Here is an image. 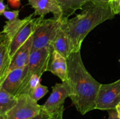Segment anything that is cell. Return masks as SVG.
<instances>
[{"mask_svg":"<svg viewBox=\"0 0 120 119\" xmlns=\"http://www.w3.org/2000/svg\"><path fill=\"white\" fill-rule=\"evenodd\" d=\"M7 9H8V5L5 4L4 0H0V15H2L3 13L7 10Z\"/></svg>","mask_w":120,"mask_h":119,"instance_id":"obj_25","label":"cell"},{"mask_svg":"<svg viewBox=\"0 0 120 119\" xmlns=\"http://www.w3.org/2000/svg\"><path fill=\"white\" fill-rule=\"evenodd\" d=\"M8 2L14 8H19L21 5V0H8Z\"/></svg>","mask_w":120,"mask_h":119,"instance_id":"obj_24","label":"cell"},{"mask_svg":"<svg viewBox=\"0 0 120 119\" xmlns=\"http://www.w3.org/2000/svg\"><path fill=\"white\" fill-rule=\"evenodd\" d=\"M52 50V47L51 45L50 47H46L31 51L27 65L28 71L26 75L19 92L26 86L32 76L38 75L42 77L43 73L47 71Z\"/></svg>","mask_w":120,"mask_h":119,"instance_id":"obj_4","label":"cell"},{"mask_svg":"<svg viewBox=\"0 0 120 119\" xmlns=\"http://www.w3.org/2000/svg\"><path fill=\"white\" fill-rule=\"evenodd\" d=\"M28 5L34 9V16L45 17L48 14H53L56 19L62 21V11L55 0H27Z\"/></svg>","mask_w":120,"mask_h":119,"instance_id":"obj_9","label":"cell"},{"mask_svg":"<svg viewBox=\"0 0 120 119\" xmlns=\"http://www.w3.org/2000/svg\"><path fill=\"white\" fill-rule=\"evenodd\" d=\"M19 10H5L3 13L2 15L8 19V21H13L18 19Z\"/></svg>","mask_w":120,"mask_h":119,"instance_id":"obj_20","label":"cell"},{"mask_svg":"<svg viewBox=\"0 0 120 119\" xmlns=\"http://www.w3.org/2000/svg\"><path fill=\"white\" fill-rule=\"evenodd\" d=\"M33 43L32 35L30 38L19 49L12 58L9 72L13 70L24 67L28 65ZM9 74V73H8Z\"/></svg>","mask_w":120,"mask_h":119,"instance_id":"obj_13","label":"cell"},{"mask_svg":"<svg viewBox=\"0 0 120 119\" xmlns=\"http://www.w3.org/2000/svg\"><path fill=\"white\" fill-rule=\"evenodd\" d=\"M120 104V79L112 83L101 84L96 100V109H116Z\"/></svg>","mask_w":120,"mask_h":119,"instance_id":"obj_6","label":"cell"},{"mask_svg":"<svg viewBox=\"0 0 120 119\" xmlns=\"http://www.w3.org/2000/svg\"><path fill=\"white\" fill-rule=\"evenodd\" d=\"M28 66L15 69L9 72L0 88L14 95L18 94L27 74Z\"/></svg>","mask_w":120,"mask_h":119,"instance_id":"obj_11","label":"cell"},{"mask_svg":"<svg viewBox=\"0 0 120 119\" xmlns=\"http://www.w3.org/2000/svg\"><path fill=\"white\" fill-rule=\"evenodd\" d=\"M11 40L5 35L0 34V85L3 83L9 73L12 59L10 54Z\"/></svg>","mask_w":120,"mask_h":119,"instance_id":"obj_10","label":"cell"},{"mask_svg":"<svg viewBox=\"0 0 120 119\" xmlns=\"http://www.w3.org/2000/svg\"><path fill=\"white\" fill-rule=\"evenodd\" d=\"M116 110H117V113H118V117H119V119H120V104L117 106V107H116Z\"/></svg>","mask_w":120,"mask_h":119,"instance_id":"obj_28","label":"cell"},{"mask_svg":"<svg viewBox=\"0 0 120 119\" xmlns=\"http://www.w3.org/2000/svg\"><path fill=\"white\" fill-rule=\"evenodd\" d=\"M68 66L67 82L70 90L69 98L82 115L96 109V100L101 84L87 70L80 51L72 52L66 58Z\"/></svg>","mask_w":120,"mask_h":119,"instance_id":"obj_1","label":"cell"},{"mask_svg":"<svg viewBox=\"0 0 120 119\" xmlns=\"http://www.w3.org/2000/svg\"><path fill=\"white\" fill-rule=\"evenodd\" d=\"M110 6L115 15H120V0H111Z\"/></svg>","mask_w":120,"mask_h":119,"instance_id":"obj_21","label":"cell"},{"mask_svg":"<svg viewBox=\"0 0 120 119\" xmlns=\"http://www.w3.org/2000/svg\"><path fill=\"white\" fill-rule=\"evenodd\" d=\"M63 112H60L59 113H57V114L55 115L54 119H63Z\"/></svg>","mask_w":120,"mask_h":119,"instance_id":"obj_27","label":"cell"},{"mask_svg":"<svg viewBox=\"0 0 120 119\" xmlns=\"http://www.w3.org/2000/svg\"><path fill=\"white\" fill-rule=\"evenodd\" d=\"M47 71L52 72L62 82H65L68 80V66L66 58L53 50V47Z\"/></svg>","mask_w":120,"mask_h":119,"instance_id":"obj_12","label":"cell"},{"mask_svg":"<svg viewBox=\"0 0 120 119\" xmlns=\"http://www.w3.org/2000/svg\"><path fill=\"white\" fill-rule=\"evenodd\" d=\"M52 46L53 50L66 58L71 54L69 38L61 27L52 43Z\"/></svg>","mask_w":120,"mask_h":119,"instance_id":"obj_15","label":"cell"},{"mask_svg":"<svg viewBox=\"0 0 120 119\" xmlns=\"http://www.w3.org/2000/svg\"><path fill=\"white\" fill-rule=\"evenodd\" d=\"M55 116H52L49 113H46L43 110L42 112L37 116L30 119H54Z\"/></svg>","mask_w":120,"mask_h":119,"instance_id":"obj_22","label":"cell"},{"mask_svg":"<svg viewBox=\"0 0 120 119\" xmlns=\"http://www.w3.org/2000/svg\"><path fill=\"white\" fill-rule=\"evenodd\" d=\"M48 92H49V90H48V86L39 84L30 92L29 95L32 99L38 102V101L43 98Z\"/></svg>","mask_w":120,"mask_h":119,"instance_id":"obj_19","label":"cell"},{"mask_svg":"<svg viewBox=\"0 0 120 119\" xmlns=\"http://www.w3.org/2000/svg\"><path fill=\"white\" fill-rule=\"evenodd\" d=\"M34 16V14H32L22 19H17L13 21H7L5 24L4 26L3 30L1 33L5 34L11 40L13 39L18 32Z\"/></svg>","mask_w":120,"mask_h":119,"instance_id":"obj_17","label":"cell"},{"mask_svg":"<svg viewBox=\"0 0 120 119\" xmlns=\"http://www.w3.org/2000/svg\"><path fill=\"white\" fill-rule=\"evenodd\" d=\"M17 104L7 113L4 119H30L43 111L42 105L32 99L29 94L16 96Z\"/></svg>","mask_w":120,"mask_h":119,"instance_id":"obj_5","label":"cell"},{"mask_svg":"<svg viewBox=\"0 0 120 119\" xmlns=\"http://www.w3.org/2000/svg\"><path fill=\"white\" fill-rule=\"evenodd\" d=\"M118 61H119V63H120V59H119V60H118Z\"/></svg>","mask_w":120,"mask_h":119,"instance_id":"obj_29","label":"cell"},{"mask_svg":"<svg viewBox=\"0 0 120 119\" xmlns=\"http://www.w3.org/2000/svg\"><path fill=\"white\" fill-rule=\"evenodd\" d=\"M17 96L0 88V119H4L8 112L17 104Z\"/></svg>","mask_w":120,"mask_h":119,"instance_id":"obj_16","label":"cell"},{"mask_svg":"<svg viewBox=\"0 0 120 119\" xmlns=\"http://www.w3.org/2000/svg\"><path fill=\"white\" fill-rule=\"evenodd\" d=\"M41 77L38 75H32L31 77V78H30V79H29V82H28L26 86L24 88L22 89L21 91H20L19 92L17 96L22 94H29L30 92H31L35 88H36L39 84H41Z\"/></svg>","mask_w":120,"mask_h":119,"instance_id":"obj_18","label":"cell"},{"mask_svg":"<svg viewBox=\"0 0 120 119\" xmlns=\"http://www.w3.org/2000/svg\"><path fill=\"white\" fill-rule=\"evenodd\" d=\"M81 10L75 17L68 19L61 25L69 38L71 53L80 51L84 38L95 28L115 16L110 5L100 4L92 0L86 4Z\"/></svg>","mask_w":120,"mask_h":119,"instance_id":"obj_2","label":"cell"},{"mask_svg":"<svg viewBox=\"0 0 120 119\" xmlns=\"http://www.w3.org/2000/svg\"><path fill=\"white\" fill-rule=\"evenodd\" d=\"M41 19V16L37 18H32L27 22L16 34L10 44V54L12 59L14 58L16 51L30 38L33 35Z\"/></svg>","mask_w":120,"mask_h":119,"instance_id":"obj_8","label":"cell"},{"mask_svg":"<svg viewBox=\"0 0 120 119\" xmlns=\"http://www.w3.org/2000/svg\"><path fill=\"white\" fill-rule=\"evenodd\" d=\"M70 95V88L67 80L56 83L52 86V92L48 99L42 105V108L46 113L55 116L64 111V102Z\"/></svg>","mask_w":120,"mask_h":119,"instance_id":"obj_7","label":"cell"},{"mask_svg":"<svg viewBox=\"0 0 120 119\" xmlns=\"http://www.w3.org/2000/svg\"><path fill=\"white\" fill-rule=\"evenodd\" d=\"M94 2L103 5H110L111 0H92Z\"/></svg>","mask_w":120,"mask_h":119,"instance_id":"obj_26","label":"cell"},{"mask_svg":"<svg viewBox=\"0 0 120 119\" xmlns=\"http://www.w3.org/2000/svg\"><path fill=\"white\" fill-rule=\"evenodd\" d=\"M62 11V21L64 22L77 10H82L86 4L90 0H55Z\"/></svg>","mask_w":120,"mask_h":119,"instance_id":"obj_14","label":"cell"},{"mask_svg":"<svg viewBox=\"0 0 120 119\" xmlns=\"http://www.w3.org/2000/svg\"><path fill=\"white\" fill-rule=\"evenodd\" d=\"M107 112L109 113V119H120L116 109L110 110H108Z\"/></svg>","mask_w":120,"mask_h":119,"instance_id":"obj_23","label":"cell"},{"mask_svg":"<svg viewBox=\"0 0 120 119\" xmlns=\"http://www.w3.org/2000/svg\"><path fill=\"white\" fill-rule=\"evenodd\" d=\"M62 22L53 18L45 19L41 16L36 29L32 35V50L50 47L55 39Z\"/></svg>","mask_w":120,"mask_h":119,"instance_id":"obj_3","label":"cell"}]
</instances>
